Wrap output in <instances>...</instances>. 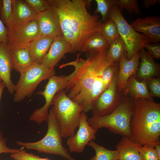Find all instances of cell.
Masks as SVG:
<instances>
[{"label":"cell","instance_id":"obj_7","mask_svg":"<svg viewBox=\"0 0 160 160\" xmlns=\"http://www.w3.org/2000/svg\"><path fill=\"white\" fill-rule=\"evenodd\" d=\"M19 79L15 85L13 100L20 102L25 97H30L42 81L55 75L54 68H49L41 64L35 63L26 71L20 73Z\"/></svg>","mask_w":160,"mask_h":160},{"label":"cell","instance_id":"obj_15","mask_svg":"<svg viewBox=\"0 0 160 160\" xmlns=\"http://www.w3.org/2000/svg\"><path fill=\"white\" fill-rule=\"evenodd\" d=\"M131 26L136 31L141 32L149 37L151 43L160 41V17L151 16L139 17L133 21Z\"/></svg>","mask_w":160,"mask_h":160},{"label":"cell","instance_id":"obj_34","mask_svg":"<svg viewBox=\"0 0 160 160\" xmlns=\"http://www.w3.org/2000/svg\"><path fill=\"white\" fill-rule=\"evenodd\" d=\"M147 84L152 97H160V77H153L146 81Z\"/></svg>","mask_w":160,"mask_h":160},{"label":"cell","instance_id":"obj_3","mask_svg":"<svg viewBox=\"0 0 160 160\" xmlns=\"http://www.w3.org/2000/svg\"><path fill=\"white\" fill-rule=\"evenodd\" d=\"M133 101L129 139L139 145L154 148L160 143V104L139 98Z\"/></svg>","mask_w":160,"mask_h":160},{"label":"cell","instance_id":"obj_44","mask_svg":"<svg viewBox=\"0 0 160 160\" xmlns=\"http://www.w3.org/2000/svg\"><path fill=\"white\" fill-rule=\"evenodd\" d=\"M1 42H0V44H1Z\"/></svg>","mask_w":160,"mask_h":160},{"label":"cell","instance_id":"obj_20","mask_svg":"<svg viewBox=\"0 0 160 160\" xmlns=\"http://www.w3.org/2000/svg\"><path fill=\"white\" fill-rule=\"evenodd\" d=\"M54 38L40 36L28 44L18 47L27 49L31 55L35 63L40 64L48 52Z\"/></svg>","mask_w":160,"mask_h":160},{"label":"cell","instance_id":"obj_35","mask_svg":"<svg viewBox=\"0 0 160 160\" xmlns=\"http://www.w3.org/2000/svg\"><path fill=\"white\" fill-rule=\"evenodd\" d=\"M148 50L147 52L153 58H160V44L155 43L153 44L150 43L145 44L143 46Z\"/></svg>","mask_w":160,"mask_h":160},{"label":"cell","instance_id":"obj_43","mask_svg":"<svg viewBox=\"0 0 160 160\" xmlns=\"http://www.w3.org/2000/svg\"><path fill=\"white\" fill-rule=\"evenodd\" d=\"M16 160V159H14L13 160Z\"/></svg>","mask_w":160,"mask_h":160},{"label":"cell","instance_id":"obj_10","mask_svg":"<svg viewBox=\"0 0 160 160\" xmlns=\"http://www.w3.org/2000/svg\"><path fill=\"white\" fill-rule=\"evenodd\" d=\"M117 74L108 88L94 102L92 110V116H102L109 114L122 101L124 95L123 92L120 91L118 88Z\"/></svg>","mask_w":160,"mask_h":160},{"label":"cell","instance_id":"obj_23","mask_svg":"<svg viewBox=\"0 0 160 160\" xmlns=\"http://www.w3.org/2000/svg\"><path fill=\"white\" fill-rule=\"evenodd\" d=\"M138 145L129 138L122 137L116 147L119 153L118 160H142Z\"/></svg>","mask_w":160,"mask_h":160},{"label":"cell","instance_id":"obj_41","mask_svg":"<svg viewBox=\"0 0 160 160\" xmlns=\"http://www.w3.org/2000/svg\"><path fill=\"white\" fill-rule=\"evenodd\" d=\"M155 147L159 156L160 157V143L156 144Z\"/></svg>","mask_w":160,"mask_h":160},{"label":"cell","instance_id":"obj_31","mask_svg":"<svg viewBox=\"0 0 160 160\" xmlns=\"http://www.w3.org/2000/svg\"><path fill=\"white\" fill-rule=\"evenodd\" d=\"M138 149L142 160H160L154 148L138 145Z\"/></svg>","mask_w":160,"mask_h":160},{"label":"cell","instance_id":"obj_1","mask_svg":"<svg viewBox=\"0 0 160 160\" xmlns=\"http://www.w3.org/2000/svg\"><path fill=\"white\" fill-rule=\"evenodd\" d=\"M108 49L98 53L90 55L84 60L77 55L74 61L60 66L74 67L75 70L65 89L67 96L82 106L83 112L92 111L93 103L104 89L102 78L103 72L108 66L115 63L110 61L107 57Z\"/></svg>","mask_w":160,"mask_h":160},{"label":"cell","instance_id":"obj_18","mask_svg":"<svg viewBox=\"0 0 160 160\" xmlns=\"http://www.w3.org/2000/svg\"><path fill=\"white\" fill-rule=\"evenodd\" d=\"M143 48L139 51L141 61L135 76L140 81L160 77V65L155 62L154 58Z\"/></svg>","mask_w":160,"mask_h":160},{"label":"cell","instance_id":"obj_17","mask_svg":"<svg viewBox=\"0 0 160 160\" xmlns=\"http://www.w3.org/2000/svg\"><path fill=\"white\" fill-rule=\"evenodd\" d=\"M38 14L25 0H12V13L7 28L34 20Z\"/></svg>","mask_w":160,"mask_h":160},{"label":"cell","instance_id":"obj_5","mask_svg":"<svg viewBox=\"0 0 160 160\" xmlns=\"http://www.w3.org/2000/svg\"><path fill=\"white\" fill-rule=\"evenodd\" d=\"M46 121L48 129L42 139L34 142L17 141V145L28 150H36L39 153L58 155L67 160H76L72 157L68 150L63 145L60 124L52 108Z\"/></svg>","mask_w":160,"mask_h":160},{"label":"cell","instance_id":"obj_19","mask_svg":"<svg viewBox=\"0 0 160 160\" xmlns=\"http://www.w3.org/2000/svg\"><path fill=\"white\" fill-rule=\"evenodd\" d=\"M10 48L7 44L1 42L0 45V77L5 83L8 92H15V85L11 79L13 68Z\"/></svg>","mask_w":160,"mask_h":160},{"label":"cell","instance_id":"obj_29","mask_svg":"<svg viewBox=\"0 0 160 160\" xmlns=\"http://www.w3.org/2000/svg\"><path fill=\"white\" fill-rule=\"evenodd\" d=\"M115 5L118 6L121 11L125 9L129 14H140V11L137 0H115Z\"/></svg>","mask_w":160,"mask_h":160},{"label":"cell","instance_id":"obj_27","mask_svg":"<svg viewBox=\"0 0 160 160\" xmlns=\"http://www.w3.org/2000/svg\"><path fill=\"white\" fill-rule=\"evenodd\" d=\"M100 33L110 45L120 36L115 22L109 18L101 23Z\"/></svg>","mask_w":160,"mask_h":160},{"label":"cell","instance_id":"obj_21","mask_svg":"<svg viewBox=\"0 0 160 160\" xmlns=\"http://www.w3.org/2000/svg\"><path fill=\"white\" fill-rule=\"evenodd\" d=\"M123 92L124 96H128L133 100L139 98L154 101L150 94L146 81H140L134 76L129 78Z\"/></svg>","mask_w":160,"mask_h":160},{"label":"cell","instance_id":"obj_37","mask_svg":"<svg viewBox=\"0 0 160 160\" xmlns=\"http://www.w3.org/2000/svg\"><path fill=\"white\" fill-rule=\"evenodd\" d=\"M0 42L8 43L7 28L6 27L0 17Z\"/></svg>","mask_w":160,"mask_h":160},{"label":"cell","instance_id":"obj_4","mask_svg":"<svg viewBox=\"0 0 160 160\" xmlns=\"http://www.w3.org/2000/svg\"><path fill=\"white\" fill-rule=\"evenodd\" d=\"M134 111L133 100L128 96H124L119 105L111 113L102 116H92L87 119V122L97 130L106 128L112 133L129 138L130 122Z\"/></svg>","mask_w":160,"mask_h":160},{"label":"cell","instance_id":"obj_38","mask_svg":"<svg viewBox=\"0 0 160 160\" xmlns=\"http://www.w3.org/2000/svg\"><path fill=\"white\" fill-rule=\"evenodd\" d=\"M158 3L160 4V0H144L143 1V5L145 9H147Z\"/></svg>","mask_w":160,"mask_h":160},{"label":"cell","instance_id":"obj_30","mask_svg":"<svg viewBox=\"0 0 160 160\" xmlns=\"http://www.w3.org/2000/svg\"><path fill=\"white\" fill-rule=\"evenodd\" d=\"M12 0H0V15L3 23L7 26L12 11Z\"/></svg>","mask_w":160,"mask_h":160},{"label":"cell","instance_id":"obj_28","mask_svg":"<svg viewBox=\"0 0 160 160\" xmlns=\"http://www.w3.org/2000/svg\"><path fill=\"white\" fill-rule=\"evenodd\" d=\"M97 4V8L94 14L100 13L102 15L100 20L102 23L104 22L108 19L109 13L111 7L115 5V0H95Z\"/></svg>","mask_w":160,"mask_h":160},{"label":"cell","instance_id":"obj_26","mask_svg":"<svg viewBox=\"0 0 160 160\" xmlns=\"http://www.w3.org/2000/svg\"><path fill=\"white\" fill-rule=\"evenodd\" d=\"M127 53L124 42L120 36L110 45L107 52V57L111 61L118 63L121 57Z\"/></svg>","mask_w":160,"mask_h":160},{"label":"cell","instance_id":"obj_12","mask_svg":"<svg viewBox=\"0 0 160 160\" xmlns=\"http://www.w3.org/2000/svg\"><path fill=\"white\" fill-rule=\"evenodd\" d=\"M85 113L81 114L79 129L76 133L68 137L66 143L71 153H82L88 143L95 140L97 130L90 126Z\"/></svg>","mask_w":160,"mask_h":160},{"label":"cell","instance_id":"obj_11","mask_svg":"<svg viewBox=\"0 0 160 160\" xmlns=\"http://www.w3.org/2000/svg\"><path fill=\"white\" fill-rule=\"evenodd\" d=\"M8 43L10 48L25 45L40 36L36 19L7 28Z\"/></svg>","mask_w":160,"mask_h":160},{"label":"cell","instance_id":"obj_33","mask_svg":"<svg viewBox=\"0 0 160 160\" xmlns=\"http://www.w3.org/2000/svg\"><path fill=\"white\" fill-rule=\"evenodd\" d=\"M22 147L20 151L17 153L11 154V157L17 160H50L47 158H42L32 153H28Z\"/></svg>","mask_w":160,"mask_h":160},{"label":"cell","instance_id":"obj_25","mask_svg":"<svg viewBox=\"0 0 160 160\" xmlns=\"http://www.w3.org/2000/svg\"><path fill=\"white\" fill-rule=\"evenodd\" d=\"M88 145L94 150L95 155L89 160H117L119 153L116 150L114 151L107 149L100 146L93 140L91 141Z\"/></svg>","mask_w":160,"mask_h":160},{"label":"cell","instance_id":"obj_8","mask_svg":"<svg viewBox=\"0 0 160 160\" xmlns=\"http://www.w3.org/2000/svg\"><path fill=\"white\" fill-rule=\"evenodd\" d=\"M108 18L114 20L116 24L120 36L126 46L127 59L132 58L143 48L145 44L151 43L149 37L139 33L131 26L123 16L118 6L114 5L111 7Z\"/></svg>","mask_w":160,"mask_h":160},{"label":"cell","instance_id":"obj_22","mask_svg":"<svg viewBox=\"0 0 160 160\" xmlns=\"http://www.w3.org/2000/svg\"><path fill=\"white\" fill-rule=\"evenodd\" d=\"M10 53L13 68L20 73L28 69L35 63L30 52L24 47L10 48Z\"/></svg>","mask_w":160,"mask_h":160},{"label":"cell","instance_id":"obj_32","mask_svg":"<svg viewBox=\"0 0 160 160\" xmlns=\"http://www.w3.org/2000/svg\"><path fill=\"white\" fill-rule=\"evenodd\" d=\"M25 1L38 14L52 7L51 0H25Z\"/></svg>","mask_w":160,"mask_h":160},{"label":"cell","instance_id":"obj_9","mask_svg":"<svg viewBox=\"0 0 160 160\" xmlns=\"http://www.w3.org/2000/svg\"><path fill=\"white\" fill-rule=\"evenodd\" d=\"M71 76V73L65 76L54 75L48 79L44 90L36 93L44 97L45 103L42 107L33 112L30 117L29 121H34L40 124L46 121L49 113L48 109L52 105L55 96L57 93L65 90Z\"/></svg>","mask_w":160,"mask_h":160},{"label":"cell","instance_id":"obj_16","mask_svg":"<svg viewBox=\"0 0 160 160\" xmlns=\"http://www.w3.org/2000/svg\"><path fill=\"white\" fill-rule=\"evenodd\" d=\"M72 53L71 49L63 36L55 37L46 55L40 64L49 68H54L64 55Z\"/></svg>","mask_w":160,"mask_h":160},{"label":"cell","instance_id":"obj_42","mask_svg":"<svg viewBox=\"0 0 160 160\" xmlns=\"http://www.w3.org/2000/svg\"><path fill=\"white\" fill-rule=\"evenodd\" d=\"M2 80L1 79V78L0 77V85L1 84V83L2 81Z\"/></svg>","mask_w":160,"mask_h":160},{"label":"cell","instance_id":"obj_45","mask_svg":"<svg viewBox=\"0 0 160 160\" xmlns=\"http://www.w3.org/2000/svg\"></svg>","mask_w":160,"mask_h":160},{"label":"cell","instance_id":"obj_40","mask_svg":"<svg viewBox=\"0 0 160 160\" xmlns=\"http://www.w3.org/2000/svg\"><path fill=\"white\" fill-rule=\"evenodd\" d=\"M92 1V0H85L86 6L87 9H89L91 8V2Z\"/></svg>","mask_w":160,"mask_h":160},{"label":"cell","instance_id":"obj_2","mask_svg":"<svg viewBox=\"0 0 160 160\" xmlns=\"http://www.w3.org/2000/svg\"><path fill=\"white\" fill-rule=\"evenodd\" d=\"M63 36L72 53L82 51L93 36L100 32L101 22L97 14L89 12L85 0H51Z\"/></svg>","mask_w":160,"mask_h":160},{"label":"cell","instance_id":"obj_14","mask_svg":"<svg viewBox=\"0 0 160 160\" xmlns=\"http://www.w3.org/2000/svg\"><path fill=\"white\" fill-rule=\"evenodd\" d=\"M127 53L124 54L118 62L117 85L119 90L122 92L129 78L132 76L135 75L140 64L139 51L129 60L127 59Z\"/></svg>","mask_w":160,"mask_h":160},{"label":"cell","instance_id":"obj_24","mask_svg":"<svg viewBox=\"0 0 160 160\" xmlns=\"http://www.w3.org/2000/svg\"><path fill=\"white\" fill-rule=\"evenodd\" d=\"M110 46L99 32L89 39L85 44L81 52H87L90 55L96 54L108 49Z\"/></svg>","mask_w":160,"mask_h":160},{"label":"cell","instance_id":"obj_39","mask_svg":"<svg viewBox=\"0 0 160 160\" xmlns=\"http://www.w3.org/2000/svg\"><path fill=\"white\" fill-rule=\"evenodd\" d=\"M5 87H6V86L5 83L2 81L0 85V103L1 99L2 94Z\"/></svg>","mask_w":160,"mask_h":160},{"label":"cell","instance_id":"obj_6","mask_svg":"<svg viewBox=\"0 0 160 160\" xmlns=\"http://www.w3.org/2000/svg\"><path fill=\"white\" fill-rule=\"evenodd\" d=\"M52 105V108L60 124L62 138L74 135L79 124L83 111L82 106L70 99L65 90L55 95Z\"/></svg>","mask_w":160,"mask_h":160},{"label":"cell","instance_id":"obj_13","mask_svg":"<svg viewBox=\"0 0 160 160\" xmlns=\"http://www.w3.org/2000/svg\"><path fill=\"white\" fill-rule=\"evenodd\" d=\"M40 36H63L57 15L52 7L38 14L36 18Z\"/></svg>","mask_w":160,"mask_h":160},{"label":"cell","instance_id":"obj_36","mask_svg":"<svg viewBox=\"0 0 160 160\" xmlns=\"http://www.w3.org/2000/svg\"><path fill=\"white\" fill-rule=\"evenodd\" d=\"M6 140L3 137V134L0 132V154L3 153L11 154L19 152L21 148L19 149H12L6 145Z\"/></svg>","mask_w":160,"mask_h":160}]
</instances>
